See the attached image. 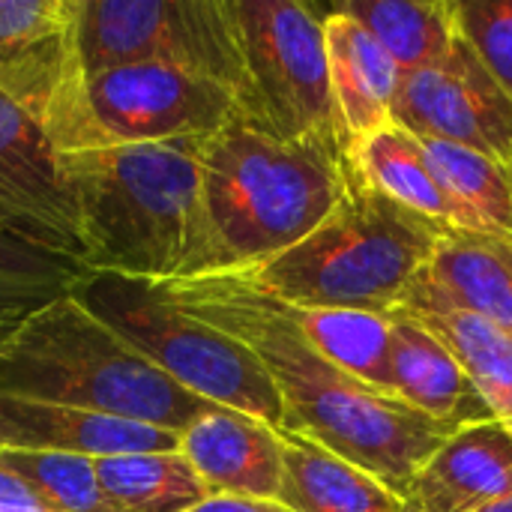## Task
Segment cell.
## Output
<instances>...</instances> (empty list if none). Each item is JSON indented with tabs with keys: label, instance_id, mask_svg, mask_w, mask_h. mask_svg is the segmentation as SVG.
I'll return each mask as SVG.
<instances>
[{
	"label": "cell",
	"instance_id": "cell-13",
	"mask_svg": "<svg viewBox=\"0 0 512 512\" xmlns=\"http://www.w3.org/2000/svg\"><path fill=\"white\" fill-rule=\"evenodd\" d=\"M180 453L210 495H282L285 447L279 429L231 408H213L180 432Z\"/></svg>",
	"mask_w": 512,
	"mask_h": 512
},
{
	"label": "cell",
	"instance_id": "cell-6",
	"mask_svg": "<svg viewBox=\"0 0 512 512\" xmlns=\"http://www.w3.org/2000/svg\"><path fill=\"white\" fill-rule=\"evenodd\" d=\"M447 231L387 198L351 168L345 195L312 234L240 273L291 306L390 315Z\"/></svg>",
	"mask_w": 512,
	"mask_h": 512
},
{
	"label": "cell",
	"instance_id": "cell-18",
	"mask_svg": "<svg viewBox=\"0 0 512 512\" xmlns=\"http://www.w3.org/2000/svg\"><path fill=\"white\" fill-rule=\"evenodd\" d=\"M285 477L279 501L294 512H408V501L366 468L297 429H279Z\"/></svg>",
	"mask_w": 512,
	"mask_h": 512
},
{
	"label": "cell",
	"instance_id": "cell-5",
	"mask_svg": "<svg viewBox=\"0 0 512 512\" xmlns=\"http://www.w3.org/2000/svg\"><path fill=\"white\" fill-rule=\"evenodd\" d=\"M0 396L186 432L213 402L183 390L69 291L0 327Z\"/></svg>",
	"mask_w": 512,
	"mask_h": 512
},
{
	"label": "cell",
	"instance_id": "cell-32",
	"mask_svg": "<svg viewBox=\"0 0 512 512\" xmlns=\"http://www.w3.org/2000/svg\"><path fill=\"white\" fill-rule=\"evenodd\" d=\"M504 171H507V180H510V192H512V162L510 165H504Z\"/></svg>",
	"mask_w": 512,
	"mask_h": 512
},
{
	"label": "cell",
	"instance_id": "cell-31",
	"mask_svg": "<svg viewBox=\"0 0 512 512\" xmlns=\"http://www.w3.org/2000/svg\"><path fill=\"white\" fill-rule=\"evenodd\" d=\"M474 512H512V495H504V498H498V501H492V504H486V507Z\"/></svg>",
	"mask_w": 512,
	"mask_h": 512
},
{
	"label": "cell",
	"instance_id": "cell-26",
	"mask_svg": "<svg viewBox=\"0 0 512 512\" xmlns=\"http://www.w3.org/2000/svg\"><path fill=\"white\" fill-rule=\"evenodd\" d=\"M0 465L24 477L54 512H123L105 495L93 459L0 450Z\"/></svg>",
	"mask_w": 512,
	"mask_h": 512
},
{
	"label": "cell",
	"instance_id": "cell-11",
	"mask_svg": "<svg viewBox=\"0 0 512 512\" xmlns=\"http://www.w3.org/2000/svg\"><path fill=\"white\" fill-rule=\"evenodd\" d=\"M0 234L81 264L57 153L6 90H0Z\"/></svg>",
	"mask_w": 512,
	"mask_h": 512
},
{
	"label": "cell",
	"instance_id": "cell-21",
	"mask_svg": "<svg viewBox=\"0 0 512 512\" xmlns=\"http://www.w3.org/2000/svg\"><path fill=\"white\" fill-rule=\"evenodd\" d=\"M336 9L357 18L402 75L441 63L456 42L453 0H345Z\"/></svg>",
	"mask_w": 512,
	"mask_h": 512
},
{
	"label": "cell",
	"instance_id": "cell-25",
	"mask_svg": "<svg viewBox=\"0 0 512 512\" xmlns=\"http://www.w3.org/2000/svg\"><path fill=\"white\" fill-rule=\"evenodd\" d=\"M87 273L81 264L0 234V327L66 294Z\"/></svg>",
	"mask_w": 512,
	"mask_h": 512
},
{
	"label": "cell",
	"instance_id": "cell-7",
	"mask_svg": "<svg viewBox=\"0 0 512 512\" xmlns=\"http://www.w3.org/2000/svg\"><path fill=\"white\" fill-rule=\"evenodd\" d=\"M69 294L183 390L273 429L285 426L282 399L261 363L231 336L168 303L156 282L87 270Z\"/></svg>",
	"mask_w": 512,
	"mask_h": 512
},
{
	"label": "cell",
	"instance_id": "cell-17",
	"mask_svg": "<svg viewBox=\"0 0 512 512\" xmlns=\"http://www.w3.org/2000/svg\"><path fill=\"white\" fill-rule=\"evenodd\" d=\"M411 285L512 336V237L447 231Z\"/></svg>",
	"mask_w": 512,
	"mask_h": 512
},
{
	"label": "cell",
	"instance_id": "cell-2",
	"mask_svg": "<svg viewBox=\"0 0 512 512\" xmlns=\"http://www.w3.org/2000/svg\"><path fill=\"white\" fill-rule=\"evenodd\" d=\"M201 216L192 276L249 270L312 234L351 180L348 144L276 138L243 117L198 141Z\"/></svg>",
	"mask_w": 512,
	"mask_h": 512
},
{
	"label": "cell",
	"instance_id": "cell-8",
	"mask_svg": "<svg viewBox=\"0 0 512 512\" xmlns=\"http://www.w3.org/2000/svg\"><path fill=\"white\" fill-rule=\"evenodd\" d=\"M60 48L81 72L165 63L219 81L234 99L246 81L234 0H69Z\"/></svg>",
	"mask_w": 512,
	"mask_h": 512
},
{
	"label": "cell",
	"instance_id": "cell-16",
	"mask_svg": "<svg viewBox=\"0 0 512 512\" xmlns=\"http://www.w3.org/2000/svg\"><path fill=\"white\" fill-rule=\"evenodd\" d=\"M390 318V375L396 399L450 432L495 420L456 354L435 333L402 312H390Z\"/></svg>",
	"mask_w": 512,
	"mask_h": 512
},
{
	"label": "cell",
	"instance_id": "cell-27",
	"mask_svg": "<svg viewBox=\"0 0 512 512\" xmlns=\"http://www.w3.org/2000/svg\"><path fill=\"white\" fill-rule=\"evenodd\" d=\"M456 33L512 96V0H453Z\"/></svg>",
	"mask_w": 512,
	"mask_h": 512
},
{
	"label": "cell",
	"instance_id": "cell-20",
	"mask_svg": "<svg viewBox=\"0 0 512 512\" xmlns=\"http://www.w3.org/2000/svg\"><path fill=\"white\" fill-rule=\"evenodd\" d=\"M351 168L360 180L399 201L402 207L450 228V231H474L471 219L459 210V204L438 183L423 141L408 129L390 123L354 144H348Z\"/></svg>",
	"mask_w": 512,
	"mask_h": 512
},
{
	"label": "cell",
	"instance_id": "cell-33",
	"mask_svg": "<svg viewBox=\"0 0 512 512\" xmlns=\"http://www.w3.org/2000/svg\"><path fill=\"white\" fill-rule=\"evenodd\" d=\"M408 512H414V510H408Z\"/></svg>",
	"mask_w": 512,
	"mask_h": 512
},
{
	"label": "cell",
	"instance_id": "cell-23",
	"mask_svg": "<svg viewBox=\"0 0 512 512\" xmlns=\"http://www.w3.org/2000/svg\"><path fill=\"white\" fill-rule=\"evenodd\" d=\"M93 468L105 495L123 512H186L210 498L180 450L96 459Z\"/></svg>",
	"mask_w": 512,
	"mask_h": 512
},
{
	"label": "cell",
	"instance_id": "cell-19",
	"mask_svg": "<svg viewBox=\"0 0 512 512\" xmlns=\"http://www.w3.org/2000/svg\"><path fill=\"white\" fill-rule=\"evenodd\" d=\"M402 315L420 321L429 333H435L462 363L495 420H501L512 432V336L486 324L483 318L444 303L441 297L411 285L405 300L399 303Z\"/></svg>",
	"mask_w": 512,
	"mask_h": 512
},
{
	"label": "cell",
	"instance_id": "cell-30",
	"mask_svg": "<svg viewBox=\"0 0 512 512\" xmlns=\"http://www.w3.org/2000/svg\"><path fill=\"white\" fill-rule=\"evenodd\" d=\"M186 512H294L276 498H249V495H210Z\"/></svg>",
	"mask_w": 512,
	"mask_h": 512
},
{
	"label": "cell",
	"instance_id": "cell-1",
	"mask_svg": "<svg viewBox=\"0 0 512 512\" xmlns=\"http://www.w3.org/2000/svg\"><path fill=\"white\" fill-rule=\"evenodd\" d=\"M192 318L240 342L273 381L285 426L366 468L402 498L423 462L453 435L408 402L378 393L330 363L294 324L288 306L246 273L156 282Z\"/></svg>",
	"mask_w": 512,
	"mask_h": 512
},
{
	"label": "cell",
	"instance_id": "cell-28",
	"mask_svg": "<svg viewBox=\"0 0 512 512\" xmlns=\"http://www.w3.org/2000/svg\"><path fill=\"white\" fill-rule=\"evenodd\" d=\"M66 15L69 0H0V66L57 36Z\"/></svg>",
	"mask_w": 512,
	"mask_h": 512
},
{
	"label": "cell",
	"instance_id": "cell-29",
	"mask_svg": "<svg viewBox=\"0 0 512 512\" xmlns=\"http://www.w3.org/2000/svg\"><path fill=\"white\" fill-rule=\"evenodd\" d=\"M0 512H54L51 504L15 471L0 465Z\"/></svg>",
	"mask_w": 512,
	"mask_h": 512
},
{
	"label": "cell",
	"instance_id": "cell-22",
	"mask_svg": "<svg viewBox=\"0 0 512 512\" xmlns=\"http://www.w3.org/2000/svg\"><path fill=\"white\" fill-rule=\"evenodd\" d=\"M288 306V315L303 336L342 372L369 384L378 393L393 396L390 375V315L354 312V309H303Z\"/></svg>",
	"mask_w": 512,
	"mask_h": 512
},
{
	"label": "cell",
	"instance_id": "cell-10",
	"mask_svg": "<svg viewBox=\"0 0 512 512\" xmlns=\"http://www.w3.org/2000/svg\"><path fill=\"white\" fill-rule=\"evenodd\" d=\"M393 123L417 138L459 144L501 165L512 162V96L459 33L441 63L405 75Z\"/></svg>",
	"mask_w": 512,
	"mask_h": 512
},
{
	"label": "cell",
	"instance_id": "cell-3",
	"mask_svg": "<svg viewBox=\"0 0 512 512\" xmlns=\"http://www.w3.org/2000/svg\"><path fill=\"white\" fill-rule=\"evenodd\" d=\"M0 90L30 111L57 156L207 138L237 117L228 87L180 66L81 72L66 60L60 33L0 66Z\"/></svg>",
	"mask_w": 512,
	"mask_h": 512
},
{
	"label": "cell",
	"instance_id": "cell-14",
	"mask_svg": "<svg viewBox=\"0 0 512 512\" xmlns=\"http://www.w3.org/2000/svg\"><path fill=\"white\" fill-rule=\"evenodd\" d=\"M512 495V432L486 420L453 432L414 474L405 501L414 512H474Z\"/></svg>",
	"mask_w": 512,
	"mask_h": 512
},
{
	"label": "cell",
	"instance_id": "cell-4",
	"mask_svg": "<svg viewBox=\"0 0 512 512\" xmlns=\"http://www.w3.org/2000/svg\"><path fill=\"white\" fill-rule=\"evenodd\" d=\"M201 138L60 153L81 264L144 282L189 273L201 216Z\"/></svg>",
	"mask_w": 512,
	"mask_h": 512
},
{
	"label": "cell",
	"instance_id": "cell-12",
	"mask_svg": "<svg viewBox=\"0 0 512 512\" xmlns=\"http://www.w3.org/2000/svg\"><path fill=\"white\" fill-rule=\"evenodd\" d=\"M0 450L60 453L96 462L135 453H171L180 450V435L99 411L0 396Z\"/></svg>",
	"mask_w": 512,
	"mask_h": 512
},
{
	"label": "cell",
	"instance_id": "cell-9",
	"mask_svg": "<svg viewBox=\"0 0 512 512\" xmlns=\"http://www.w3.org/2000/svg\"><path fill=\"white\" fill-rule=\"evenodd\" d=\"M243 48L237 117L285 138L345 141L324 45V9L300 0H234Z\"/></svg>",
	"mask_w": 512,
	"mask_h": 512
},
{
	"label": "cell",
	"instance_id": "cell-24",
	"mask_svg": "<svg viewBox=\"0 0 512 512\" xmlns=\"http://www.w3.org/2000/svg\"><path fill=\"white\" fill-rule=\"evenodd\" d=\"M420 141L438 183L471 219L474 231L512 237V192L504 165L459 144Z\"/></svg>",
	"mask_w": 512,
	"mask_h": 512
},
{
	"label": "cell",
	"instance_id": "cell-15",
	"mask_svg": "<svg viewBox=\"0 0 512 512\" xmlns=\"http://www.w3.org/2000/svg\"><path fill=\"white\" fill-rule=\"evenodd\" d=\"M324 45L345 141L354 144L390 126L405 75L381 42L348 12L324 6Z\"/></svg>",
	"mask_w": 512,
	"mask_h": 512
}]
</instances>
